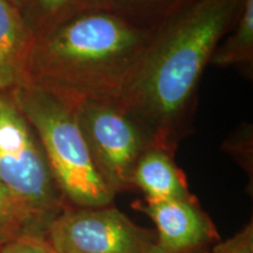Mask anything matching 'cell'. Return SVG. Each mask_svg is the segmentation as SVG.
I'll return each mask as SVG.
<instances>
[{"mask_svg":"<svg viewBox=\"0 0 253 253\" xmlns=\"http://www.w3.org/2000/svg\"><path fill=\"white\" fill-rule=\"evenodd\" d=\"M135 209L151 218L157 227V244L169 251L190 253L208 248L218 239L210 217L191 199H163L144 203L136 202Z\"/></svg>","mask_w":253,"mask_h":253,"instance_id":"52a82bcc","label":"cell"},{"mask_svg":"<svg viewBox=\"0 0 253 253\" xmlns=\"http://www.w3.org/2000/svg\"><path fill=\"white\" fill-rule=\"evenodd\" d=\"M252 126L249 123H243L237 130L231 135L229 140L224 144V149L231 156L235 157L246 171L252 172Z\"/></svg>","mask_w":253,"mask_h":253,"instance_id":"5bb4252c","label":"cell"},{"mask_svg":"<svg viewBox=\"0 0 253 253\" xmlns=\"http://www.w3.org/2000/svg\"><path fill=\"white\" fill-rule=\"evenodd\" d=\"M45 237L55 253H141L157 243L154 230L137 225L114 204L67 207Z\"/></svg>","mask_w":253,"mask_h":253,"instance_id":"8992f818","label":"cell"},{"mask_svg":"<svg viewBox=\"0 0 253 253\" xmlns=\"http://www.w3.org/2000/svg\"><path fill=\"white\" fill-rule=\"evenodd\" d=\"M34 41L20 8L11 0H0V93L27 82Z\"/></svg>","mask_w":253,"mask_h":253,"instance_id":"ba28073f","label":"cell"},{"mask_svg":"<svg viewBox=\"0 0 253 253\" xmlns=\"http://www.w3.org/2000/svg\"><path fill=\"white\" fill-rule=\"evenodd\" d=\"M153 32L107 8L84 12L36 38L27 82L68 102L119 99L142 62Z\"/></svg>","mask_w":253,"mask_h":253,"instance_id":"7a4b0ae2","label":"cell"},{"mask_svg":"<svg viewBox=\"0 0 253 253\" xmlns=\"http://www.w3.org/2000/svg\"><path fill=\"white\" fill-rule=\"evenodd\" d=\"M132 188L140 189L149 201L191 199L184 172L177 167L173 154L163 148L150 147L142 155L134 172Z\"/></svg>","mask_w":253,"mask_h":253,"instance_id":"9c48e42d","label":"cell"},{"mask_svg":"<svg viewBox=\"0 0 253 253\" xmlns=\"http://www.w3.org/2000/svg\"><path fill=\"white\" fill-rule=\"evenodd\" d=\"M9 93L36 131L68 207L113 205L116 194L96 169L72 103L32 82Z\"/></svg>","mask_w":253,"mask_h":253,"instance_id":"3957f363","label":"cell"},{"mask_svg":"<svg viewBox=\"0 0 253 253\" xmlns=\"http://www.w3.org/2000/svg\"><path fill=\"white\" fill-rule=\"evenodd\" d=\"M11 1L13 2V4H14L15 6H18V7H19V6H20V2H21V0H11Z\"/></svg>","mask_w":253,"mask_h":253,"instance_id":"d6986e66","label":"cell"},{"mask_svg":"<svg viewBox=\"0 0 253 253\" xmlns=\"http://www.w3.org/2000/svg\"><path fill=\"white\" fill-rule=\"evenodd\" d=\"M244 0H189L153 32L150 45L119 100L171 154L192 134L198 89Z\"/></svg>","mask_w":253,"mask_h":253,"instance_id":"6da1fadb","label":"cell"},{"mask_svg":"<svg viewBox=\"0 0 253 253\" xmlns=\"http://www.w3.org/2000/svg\"><path fill=\"white\" fill-rule=\"evenodd\" d=\"M19 8L38 38L75 15L106 8V0H21Z\"/></svg>","mask_w":253,"mask_h":253,"instance_id":"30bf717a","label":"cell"},{"mask_svg":"<svg viewBox=\"0 0 253 253\" xmlns=\"http://www.w3.org/2000/svg\"><path fill=\"white\" fill-rule=\"evenodd\" d=\"M211 65L237 67L252 72L253 65V0H244L235 27L214 50Z\"/></svg>","mask_w":253,"mask_h":253,"instance_id":"8fae6325","label":"cell"},{"mask_svg":"<svg viewBox=\"0 0 253 253\" xmlns=\"http://www.w3.org/2000/svg\"><path fill=\"white\" fill-rule=\"evenodd\" d=\"M141 253H177V252L169 251V250L162 248V246H161L160 244H157V243H156V244L151 245L150 248H148L147 250H144V251L141 252ZM190 253H191V252H190Z\"/></svg>","mask_w":253,"mask_h":253,"instance_id":"e0dca14e","label":"cell"},{"mask_svg":"<svg viewBox=\"0 0 253 253\" xmlns=\"http://www.w3.org/2000/svg\"><path fill=\"white\" fill-rule=\"evenodd\" d=\"M91 157L116 195L134 190L132 172L154 141L140 121L115 97L71 102Z\"/></svg>","mask_w":253,"mask_h":253,"instance_id":"5b68a950","label":"cell"},{"mask_svg":"<svg viewBox=\"0 0 253 253\" xmlns=\"http://www.w3.org/2000/svg\"><path fill=\"white\" fill-rule=\"evenodd\" d=\"M189 0H106V8L143 30L154 31Z\"/></svg>","mask_w":253,"mask_h":253,"instance_id":"7c38bea8","label":"cell"},{"mask_svg":"<svg viewBox=\"0 0 253 253\" xmlns=\"http://www.w3.org/2000/svg\"><path fill=\"white\" fill-rule=\"evenodd\" d=\"M23 233L38 232L13 196L0 182V245Z\"/></svg>","mask_w":253,"mask_h":253,"instance_id":"4fadbf2b","label":"cell"},{"mask_svg":"<svg viewBox=\"0 0 253 253\" xmlns=\"http://www.w3.org/2000/svg\"><path fill=\"white\" fill-rule=\"evenodd\" d=\"M0 253H55L48 240L39 233H23L0 245Z\"/></svg>","mask_w":253,"mask_h":253,"instance_id":"9a60e30c","label":"cell"},{"mask_svg":"<svg viewBox=\"0 0 253 253\" xmlns=\"http://www.w3.org/2000/svg\"><path fill=\"white\" fill-rule=\"evenodd\" d=\"M191 253H210V250H209L208 248L205 249H201V250H197V251H194Z\"/></svg>","mask_w":253,"mask_h":253,"instance_id":"ac0fdd59","label":"cell"},{"mask_svg":"<svg viewBox=\"0 0 253 253\" xmlns=\"http://www.w3.org/2000/svg\"><path fill=\"white\" fill-rule=\"evenodd\" d=\"M0 182L41 235L68 207L36 131L11 93H0Z\"/></svg>","mask_w":253,"mask_h":253,"instance_id":"277c9868","label":"cell"},{"mask_svg":"<svg viewBox=\"0 0 253 253\" xmlns=\"http://www.w3.org/2000/svg\"><path fill=\"white\" fill-rule=\"evenodd\" d=\"M210 253H253L252 220L235 236L214 244L210 250Z\"/></svg>","mask_w":253,"mask_h":253,"instance_id":"2e32d148","label":"cell"}]
</instances>
